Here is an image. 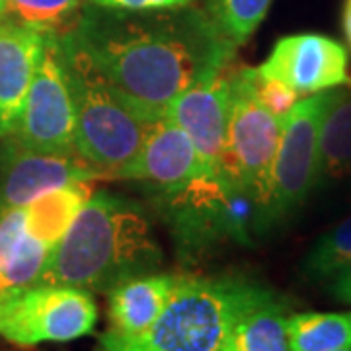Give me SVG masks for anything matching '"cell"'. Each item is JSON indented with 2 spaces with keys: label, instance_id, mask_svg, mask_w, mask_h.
I'll list each match as a JSON object with an SVG mask.
<instances>
[{
  "label": "cell",
  "instance_id": "6da1fadb",
  "mask_svg": "<svg viewBox=\"0 0 351 351\" xmlns=\"http://www.w3.org/2000/svg\"><path fill=\"white\" fill-rule=\"evenodd\" d=\"M59 36L151 121L180 94L219 75L237 51L211 16L193 6L113 10L88 2Z\"/></svg>",
  "mask_w": 351,
  "mask_h": 351
},
{
  "label": "cell",
  "instance_id": "7a4b0ae2",
  "mask_svg": "<svg viewBox=\"0 0 351 351\" xmlns=\"http://www.w3.org/2000/svg\"><path fill=\"white\" fill-rule=\"evenodd\" d=\"M160 263L162 250L145 209L123 195L98 191L51 250L36 285L110 293Z\"/></svg>",
  "mask_w": 351,
  "mask_h": 351
},
{
  "label": "cell",
  "instance_id": "3957f363",
  "mask_svg": "<svg viewBox=\"0 0 351 351\" xmlns=\"http://www.w3.org/2000/svg\"><path fill=\"white\" fill-rule=\"evenodd\" d=\"M274 299V291L246 277L180 276L147 334L131 341L101 338L96 351H221L244 314Z\"/></svg>",
  "mask_w": 351,
  "mask_h": 351
},
{
  "label": "cell",
  "instance_id": "277c9868",
  "mask_svg": "<svg viewBox=\"0 0 351 351\" xmlns=\"http://www.w3.org/2000/svg\"><path fill=\"white\" fill-rule=\"evenodd\" d=\"M59 43L75 100L76 154L101 176H117L135 158L156 121L143 117L127 104L94 64L61 36Z\"/></svg>",
  "mask_w": 351,
  "mask_h": 351
},
{
  "label": "cell",
  "instance_id": "5b68a950",
  "mask_svg": "<svg viewBox=\"0 0 351 351\" xmlns=\"http://www.w3.org/2000/svg\"><path fill=\"white\" fill-rule=\"evenodd\" d=\"M252 66L234 71L232 110L221 162V176L250 197L263 228L271 188V170L283 131V121L258 101L252 86Z\"/></svg>",
  "mask_w": 351,
  "mask_h": 351
},
{
  "label": "cell",
  "instance_id": "8992f818",
  "mask_svg": "<svg viewBox=\"0 0 351 351\" xmlns=\"http://www.w3.org/2000/svg\"><path fill=\"white\" fill-rule=\"evenodd\" d=\"M98 322L92 293L64 285H32L0 297V336L20 348L73 341Z\"/></svg>",
  "mask_w": 351,
  "mask_h": 351
},
{
  "label": "cell",
  "instance_id": "52a82bcc",
  "mask_svg": "<svg viewBox=\"0 0 351 351\" xmlns=\"http://www.w3.org/2000/svg\"><path fill=\"white\" fill-rule=\"evenodd\" d=\"M75 127V100L69 86L59 34L49 32L20 119L8 137L32 151L76 154Z\"/></svg>",
  "mask_w": 351,
  "mask_h": 351
},
{
  "label": "cell",
  "instance_id": "ba28073f",
  "mask_svg": "<svg viewBox=\"0 0 351 351\" xmlns=\"http://www.w3.org/2000/svg\"><path fill=\"white\" fill-rule=\"evenodd\" d=\"M332 90L304 96L295 104L285 121L271 170V188L263 226L293 213L316 186L318 135Z\"/></svg>",
  "mask_w": 351,
  "mask_h": 351
},
{
  "label": "cell",
  "instance_id": "9c48e42d",
  "mask_svg": "<svg viewBox=\"0 0 351 351\" xmlns=\"http://www.w3.org/2000/svg\"><path fill=\"white\" fill-rule=\"evenodd\" d=\"M101 178L78 154H49L0 138V211L18 209L51 189L92 184Z\"/></svg>",
  "mask_w": 351,
  "mask_h": 351
},
{
  "label": "cell",
  "instance_id": "30bf717a",
  "mask_svg": "<svg viewBox=\"0 0 351 351\" xmlns=\"http://www.w3.org/2000/svg\"><path fill=\"white\" fill-rule=\"evenodd\" d=\"M258 73L285 82L304 98L350 84V53L328 36L295 34L277 41Z\"/></svg>",
  "mask_w": 351,
  "mask_h": 351
},
{
  "label": "cell",
  "instance_id": "8fae6325",
  "mask_svg": "<svg viewBox=\"0 0 351 351\" xmlns=\"http://www.w3.org/2000/svg\"><path fill=\"white\" fill-rule=\"evenodd\" d=\"M234 71L237 69L228 64L219 75L186 90L164 113L193 141L201 164L209 176H221V162L232 110Z\"/></svg>",
  "mask_w": 351,
  "mask_h": 351
},
{
  "label": "cell",
  "instance_id": "7c38bea8",
  "mask_svg": "<svg viewBox=\"0 0 351 351\" xmlns=\"http://www.w3.org/2000/svg\"><path fill=\"white\" fill-rule=\"evenodd\" d=\"M205 174L193 141L176 121L164 115L151 127L135 158L115 178L149 184L160 197H168Z\"/></svg>",
  "mask_w": 351,
  "mask_h": 351
},
{
  "label": "cell",
  "instance_id": "4fadbf2b",
  "mask_svg": "<svg viewBox=\"0 0 351 351\" xmlns=\"http://www.w3.org/2000/svg\"><path fill=\"white\" fill-rule=\"evenodd\" d=\"M47 38L49 29L18 20L0 22V138L12 135L20 119Z\"/></svg>",
  "mask_w": 351,
  "mask_h": 351
},
{
  "label": "cell",
  "instance_id": "5bb4252c",
  "mask_svg": "<svg viewBox=\"0 0 351 351\" xmlns=\"http://www.w3.org/2000/svg\"><path fill=\"white\" fill-rule=\"evenodd\" d=\"M180 276L145 274L123 281L110 295V328L101 336L113 341L141 338L158 320L170 301Z\"/></svg>",
  "mask_w": 351,
  "mask_h": 351
},
{
  "label": "cell",
  "instance_id": "9a60e30c",
  "mask_svg": "<svg viewBox=\"0 0 351 351\" xmlns=\"http://www.w3.org/2000/svg\"><path fill=\"white\" fill-rule=\"evenodd\" d=\"M51 248L29 234L24 207L0 211V297L39 281Z\"/></svg>",
  "mask_w": 351,
  "mask_h": 351
},
{
  "label": "cell",
  "instance_id": "2e32d148",
  "mask_svg": "<svg viewBox=\"0 0 351 351\" xmlns=\"http://www.w3.org/2000/svg\"><path fill=\"white\" fill-rule=\"evenodd\" d=\"M351 174V88H332L318 135V184Z\"/></svg>",
  "mask_w": 351,
  "mask_h": 351
},
{
  "label": "cell",
  "instance_id": "e0dca14e",
  "mask_svg": "<svg viewBox=\"0 0 351 351\" xmlns=\"http://www.w3.org/2000/svg\"><path fill=\"white\" fill-rule=\"evenodd\" d=\"M90 197L92 184H75L41 193L24 207L25 226L29 234L53 250L75 223Z\"/></svg>",
  "mask_w": 351,
  "mask_h": 351
},
{
  "label": "cell",
  "instance_id": "ac0fdd59",
  "mask_svg": "<svg viewBox=\"0 0 351 351\" xmlns=\"http://www.w3.org/2000/svg\"><path fill=\"white\" fill-rule=\"evenodd\" d=\"M287 318L277 299L260 304L234 324L221 351H291Z\"/></svg>",
  "mask_w": 351,
  "mask_h": 351
},
{
  "label": "cell",
  "instance_id": "d6986e66",
  "mask_svg": "<svg viewBox=\"0 0 351 351\" xmlns=\"http://www.w3.org/2000/svg\"><path fill=\"white\" fill-rule=\"evenodd\" d=\"M287 330L291 351L350 350L351 311L291 314Z\"/></svg>",
  "mask_w": 351,
  "mask_h": 351
},
{
  "label": "cell",
  "instance_id": "ffe728a7",
  "mask_svg": "<svg viewBox=\"0 0 351 351\" xmlns=\"http://www.w3.org/2000/svg\"><path fill=\"white\" fill-rule=\"evenodd\" d=\"M274 0H207V14L237 47L262 24Z\"/></svg>",
  "mask_w": 351,
  "mask_h": 351
},
{
  "label": "cell",
  "instance_id": "44dd1931",
  "mask_svg": "<svg viewBox=\"0 0 351 351\" xmlns=\"http://www.w3.org/2000/svg\"><path fill=\"white\" fill-rule=\"evenodd\" d=\"M351 265V217L336 225L308 252L302 271L308 279H332Z\"/></svg>",
  "mask_w": 351,
  "mask_h": 351
},
{
  "label": "cell",
  "instance_id": "7402d4cb",
  "mask_svg": "<svg viewBox=\"0 0 351 351\" xmlns=\"http://www.w3.org/2000/svg\"><path fill=\"white\" fill-rule=\"evenodd\" d=\"M86 4L88 0H6L18 22L49 32H64Z\"/></svg>",
  "mask_w": 351,
  "mask_h": 351
},
{
  "label": "cell",
  "instance_id": "603a6c76",
  "mask_svg": "<svg viewBox=\"0 0 351 351\" xmlns=\"http://www.w3.org/2000/svg\"><path fill=\"white\" fill-rule=\"evenodd\" d=\"M252 86H254V94H256L258 101L279 119H285L301 98L285 82H281L277 78H265L258 73V69L252 71Z\"/></svg>",
  "mask_w": 351,
  "mask_h": 351
},
{
  "label": "cell",
  "instance_id": "cb8c5ba5",
  "mask_svg": "<svg viewBox=\"0 0 351 351\" xmlns=\"http://www.w3.org/2000/svg\"><path fill=\"white\" fill-rule=\"evenodd\" d=\"M94 6L113 10H168L191 6L193 0H88Z\"/></svg>",
  "mask_w": 351,
  "mask_h": 351
},
{
  "label": "cell",
  "instance_id": "d4e9b609",
  "mask_svg": "<svg viewBox=\"0 0 351 351\" xmlns=\"http://www.w3.org/2000/svg\"><path fill=\"white\" fill-rule=\"evenodd\" d=\"M330 295L341 304H351V265L339 271L336 277H332Z\"/></svg>",
  "mask_w": 351,
  "mask_h": 351
},
{
  "label": "cell",
  "instance_id": "484cf974",
  "mask_svg": "<svg viewBox=\"0 0 351 351\" xmlns=\"http://www.w3.org/2000/svg\"><path fill=\"white\" fill-rule=\"evenodd\" d=\"M341 25H343V34H346L348 45H350V49H351V0H346V4H343Z\"/></svg>",
  "mask_w": 351,
  "mask_h": 351
},
{
  "label": "cell",
  "instance_id": "4316f807",
  "mask_svg": "<svg viewBox=\"0 0 351 351\" xmlns=\"http://www.w3.org/2000/svg\"><path fill=\"white\" fill-rule=\"evenodd\" d=\"M8 12V6H6V0H0V18H4V14Z\"/></svg>",
  "mask_w": 351,
  "mask_h": 351
},
{
  "label": "cell",
  "instance_id": "83f0119b",
  "mask_svg": "<svg viewBox=\"0 0 351 351\" xmlns=\"http://www.w3.org/2000/svg\"><path fill=\"white\" fill-rule=\"evenodd\" d=\"M341 351H351V348H350V350H341Z\"/></svg>",
  "mask_w": 351,
  "mask_h": 351
}]
</instances>
